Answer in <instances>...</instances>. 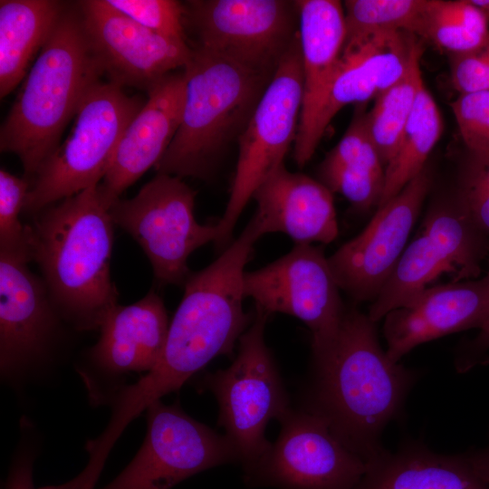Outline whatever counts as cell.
<instances>
[{
    "label": "cell",
    "instance_id": "1",
    "mask_svg": "<svg viewBox=\"0 0 489 489\" xmlns=\"http://www.w3.org/2000/svg\"><path fill=\"white\" fill-rule=\"evenodd\" d=\"M264 235L254 215L217 259L190 273L158 364L114 398L110 420L102 432L107 442L115 444L150 404L179 389L216 356L232 352L253 321L243 305L244 275L254 244Z\"/></svg>",
    "mask_w": 489,
    "mask_h": 489
},
{
    "label": "cell",
    "instance_id": "2",
    "mask_svg": "<svg viewBox=\"0 0 489 489\" xmlns=\"http://www.w3.org/2000/svg\"><path fill=\"white\" fill-rule=\"evenodd\" d=\"M314 363L307 410L367 464L384 450L383 430L400 412L417 374L388 357L376 322L355 308H346L333 346Z\"/></svg>",
    "mask_w": 489,
    "mask_h": 489
},
{
    "label": "cell",
    "instance_id": "3",
    "mask_svg": "<svg viewBox=\"0 0 489 489\" xmlns=\"http://www.w3.org/2000/svg\"><path fill=\"white\" fill-rule=\"evenodd\" d=\"M110 207L98 184L47 206L26 225L31 261L56 311L81 330L100 328L118 304Z\"/></svg>",
    "mask_w": 489,
    "mask_h": 489
},
{
    "label": "cell",
    "instance_id": "4",
    "mask_svg": "<svg viewBox=\"0 0 489 489\" xmlns=\"http://www.w3.org/2000/svg\"><path fill=\"white\" fill-rule=\"evenodd\" d=\"M102 75L79 9H65L1 126L0 150L16 155L34 179L60 145L82 97Z\"/></svg>",
    "mask_w": 489,
    "mask_h": 489
},
{
    "label": "cell",
    "instance_id": "5",
    "mask_svg": "<svg viewBox=\"0 0 489 489\" xmlns=\"http://www.w3.org/2000/svg\"><path fill=\"white\" fill-rule=\"evenodd\" d=\"M183 73L181 122L155 168L158 174L206 179L229 143L239 139L273 75L197 45Z\"/></svg>",
    "mask_w": 489,
    "mask_h": 489
},
{
    "label": "cell",
    "instance_id": "6",
    "mask_svg": "<svg viewBox=\"0 0 489 489\" xmlns=\"http://www.w3.org/2000/svg\"><path fill=\"white\" fill-rule=\"evenodd\" d=\"M146 101L101 80L82 97L71 131L43 163L27 193L24 211L47 206L100 184L120 139Z\"/></svg>",
    "mask_w": 489,
    "mask_h": 489
},
{
    "label": "cell",
    "instance_id": "7",
    "mask_svg": "<svg viewBox=\"0 0 489 489\" xmlns=\"http://www.w3.org/2000/svg\"><path fill=\"white\" fill-rule=\"evenodd\" d=\"M268 314L257 310L239 339L234 362L206 374L203 385L216 396L218 423L235 446L244 470L256 463L271 443L264 437L268 422L279 421L291 409L283 382L264 341Z\"/></svg>",
    "mask_w": 489,
    "mask_h": 489
},
{
    "label": "cell",
    "instance_id": "8",
    "mask_svg": "<svg viewBox=\"0 0 489 489\" xmlns=\"http://www.w3.org/2000/svg\"><path fill=\"white\" fill-rule=\"evenodd\" d=\"M303 101L299 31L238 139L229 199L217 223L216 244H231L235 225L257 187L282 164L295 141Z\"/></svg>",
    "mask_w": 489,
    "mask_h": 489
},
{
    "label": "cell",
    "instance_id": "9",
    "mask_svg": "<svg viewBox=\"0 0 489 489\" xmlns=\"http://www.w3.org/2000/svg\"><path fill=\"white\" fill-rule=\"evenodd\" d=\"M488 252L489 236L476 226L458 197L436 203L372 302L368 316L379 321L444 274H449L453 283L476 279Z\"/></svg>",
    "mask_w": 489,
    "mask_h": 489
},
{
    "label": "cell",
    "instance_id": "10",
    "mask_svg": "<svg viewBox=\"0 0 489 489\" xmlns=\"http://www.w3.org/2000/svg\"><path fill=\"white\" fill-rule=\"evenodd\" d=\"M195 197L180 177L158 173L134 197L118 198L110 207L113 223L140 245L161 283L184 285L189 255L217 238V224L197 221Z\"/></svg>",
    "mask_w": 489,
    "mask_h": 489
},
{
    "label": "cell",
    "instance_id": "11",
    "mask_svg": "<svg viewBox=\"0 0 489 489\" xmlns=\"http://www.w3.org/2000/svg\"><path fill=\"white\" fill-rule=\"evenodd\" d=\"M340 290L322 249L312 244H295L285 255L244 275V296L257 310L289 314L309 327L314 360L339 334L346 311Z\"/></svg>",
    "mask_w": 489,
    "mask_h": 489
},
{
    "label": "cell",
    "instance_id": "12",
    "mask_svg": "<svg viewBox=\"0 0 489 489\" xmlns=\"http://www.w3.org/2000/svg\"><path fill=\"white\" fill-rule=\"evenodd\" d=\"M186 6L197 46L255 72L273 75L298 34L296 1L194 0Z\"/></svg>",
    "mask_w": 489,
    "mask_h": 489
},
{
    "label": "cell",
    "instance_id": "13",
    "mask_svg": "<svg viewBox=\"0 0 489 489\" xmlns=\"http://www.w3.org/2000/svg\"><path fill=\"white\" fill-rule=\"evenodd\" d=\"M147 411V433L132 461L101 489H171L211 467L239 461L225 436L161 400Z\"/></svg>",
    "mask_w": 489,
    "mask_h": 489
},
{
    "label": "cell",
    "instance_id": "14",
    "mask_svg": "<svg viewBox=\"0 0 489 489\" xmlns=\"http://www.w3.org/2000/svg\"><path fill=\"white\" fill-rule=\"evenodd\" d=\"M278 438L245 469L254 486L280 489H356L366 464L346 448L327 423L309 411L290 409Z\"/></svg>",
    "mask_w": 489,
    "mask_h": 489
},
{
    "label": "cell",
    "instance_id": "15",
    "mask_svg": "<svg viewBox=\"0 0 489 489\" xmlns=\"http://www.w3.org/2000/svg\"><path fill=\"white\" fill-rule=\"evenodd\" d=\"M431 184L426 167L397 196L378 207L360 235L328 258L340 289L355 302H373L392 274Z\"/></svg>",
    "mask_w": 489,
    "mask_h": 489
},
{
    "label": "cell",
    "instance_id": "16",
    "mask_svg": "<svg viewBox=\"0 0 489 489\" xmlns=\"http://www.w3.org/2000/svg\"><path fill=\"white\" fill-rule=\"evenodd\" d=\"M92 53L109 82L147 90L177 68H184L192 48L167 37L109 7L103 0L78 2Z\"/></svg>",
    "mask_w": 489,
    "mask_h": 489
},
{
    "label": "cell",
    "instance_id": "17",
    "mask_svg": "<svg viewBox=\"0 0 489 489\" xmlns=\"http://www.w3.org/2000/svg\"><path fill=\"white\" fill-rule=\"evenodd\" d=\"M422 43L414 34L384 32L343 46L306 149L309 161L328 125L346 105L364 104L397 82Z\"/></svg>",
    "mask_w": 489,
    "mask_h": 489
},
{
    "label": "cell",
    "instance_id": "18",
    "mask_svg": "<svg viewBox=\"0 0 489 489\" xmlns=\"http://www.w3.org/2000/svg\"><path fill=\"white\" fill-rule=\"evenodd\" d=\"M489 314V276L430 286L384 318L386 353L394 362L417 346L480 329Z\"/></svg>",
    "mask_w": 489,
    "mask_h": 489
},
{
    "label": "cell",
    "instance_id": "19",
    "mask_svg": "<svg viewBox=\"0 0 489 489\" xmlns=\"http://www.w3.org/2000/svg\"><path fill=\"white\" fill-rule=\"evenodd\" d=\"M27 261L0 253V365L2 375L17 373L40 359L60 314L43 281Z\"/></svg>",
    "mask_w": 489,
    "mask_h": 489
},
{
    "label": "cell",
    "instance_id": "20",
    "mask_svg": "<svg viewBox=\"0 0 489 489\" xmlns=\"http://www.w3.org/2000/svg\"><path fill=\"white\" fill-rule=\"evenodd\" d=\"M146 91L148 99L124 130L100 183L110 206L127 187L158 163L181 122L185 101L183 71L161 77Z\"/></svg>",
    "mask_w": 489,
    "mask_h": 489
},
{
    "label": "cell",
    "instance_id": "21",
    "mask_svg": "<svg viewBox=\"0 0 489 489\" xmlns=\"http://www.w3.org/2000/svg\"><path fill=\"white\" fill-rule=\"evenodd\" d=\"M264 234L283 233L295 244H329L338 235L332 192L321 181L280 165L254 191Z\"/></svg>",
    "mask_w": 489,
    "mask_h": 489
},
{
    "label": "cell",
    "instance_id": "22",
    "mask_svg": "<svg viewBox=\"0 0 489 489\" xmlns=\"http://www.w3.org/2000/svg\"><path fill=\"white\" fill-rule=\"evenodd\" d=\"M299 37L303 71V101L293 158L302 168L317 116L327 96L344 42L343 5L336 0H298Z\"/></svg>",
    "mask_w": 489,
    "mask_h": 489
},
{
    "label": "cell",
    "instance_id": "23",
    "mask_svg": "<svg viewBox=\"0 0 489 489\" xmlns=\"http://www.w3.org/2000/svg\"><path fill=\"white\" fill-rule=\"evenodd\" d=\"M169 323L164 302L153 290L133 304H117L104 317L100 339L90 350L92 366L112 377L149 372L162 355Z\"/></svg>",
    "mask_w": 489,
    "mask_h": 489
},
{
    "label": "cell",
    "instance_id": "24",
    "mask_svg": "<svg viewBox=\"0 0 489 489\" xmlns=\"http://www.w3.org/2000/svg\"><path fill=\"white\" fill-rule=\"evenodd\" d=\"M356 489H489L466 455H447L419 443L384 449L366 464Z\"/></svg>",
    "mask_w": 489,
    "mask_h": 489
},
{
    "label": "cell",
    "instance_id": "25",
    "mask_svg": "<svg viewBox=\"0 0 489 489\" xmlns=\"http://www.w3.org/2000/svg\"><path fill=\"white\" fill-rule=\"evenodd\" d=\"M65 8L54 0L0 1V97L13 91L27 75Z\"/></svg>",
    "mask_w": 489,
    "mask_h": 489
},
{
    "label": "cell",
    "instance_id": "26",
    "mask_svg": "<svg viewBox=\"0 0 489 489\" xmlns=\"http://www.w3.org/2000/svg\"><path fill=\"white\" fill-rule=\"evenodd\" d=\"M442 130L443 120L437 104L423 85L398 148L385 167L384 187L378 207L397 196L427 167V159Z\"/></svg>",
    "mask_w": 489,
    "mask_h": 489
},
{
    "label": "cell",
    "instance_id": "27",
    "mask_svg": "<svg viewBox=\"0 0 489 489\" xmlns=\"http://www.w3.org/2000/svg\"><path fill=\"white\" fill-rule=\"evenodd\" d=\"M423 46L415 52L406 73L381 92L367 111V126L386 167L394 157L424 82L420 70Z\"/></svg>",
    "mask_w": 489,
    "mask_h": 489
},
{
    "label": "cell",
    "instance_id": "28",
    "mask_svg": "<svg viewBox=\"0 0 489 489\" xmlns=\"http://www.w3.org/2000/svg\"><path fill=\"white\" fill-rule=\"evenodd\" d=\"M431 4L432 0H347L342 4L343 46L384 32L405 31L418 37Z\"/></svg>",
    "mask_w": 489,
    "mask_h": 489
},
{
    "label": "cell",
    "instance_id": "29",
    "mask_svg": "<svg viewBox=\"0 0 489 489\" xmlns=\"http://www.w3.org/2000/svg\"><path fill=\"white\" fill-rule=\"evenodd\" d=\"M29 183L7 172L0 170V253L31 261L26 225L19 220L24 210Z\"/></svg>",
    "mask_w": 489,
    "mask_h": 489
},
{
    "label": "cell",
    "instance_id": "30",
    "mask_svg": "<svg viewBox=\"0 0 489 489\" xmlns=\"http://www.w3.org/2000/svg\"><path fill=\"white\" fill-rule=\"evenodd\" d=\"M319 176L321 182L332 193L341 194L358 210L365 211L379 204L384 187V173L359 165L322 161Z\"/></svg>",
    "mask_w": 489,
    "mask_h": 489
},
{
    "label": "cell",
    "instance_id": "31",
    "mask_svg": "<svg viewBox=\"0 0 489 489\" xmlns=\"http://www.w3.org/2000/svg\"><path fill=\"white\" fill-rule=\"evenodd\" d=\"M113 10L161 35L186 40L185 7L174 0H103Z\"/></svg>",
    "mask_w": 489,
    "mask_h": 489
},
{
    "label": "cell",
    "instance_id": "32",
    "mask_svg": "<svg viewBox=\"0 0 489 489\" xmlns=\"http://www.w3.org/2000/svg\"><path fill=\"white\" fill-rule=\"evenodd\" d=\"M364 104H357L351 121L338 144L328 153L326 163L359 165L385 174V167L367 126Z\"/></svg>",
    "mask_w": 489,
    "mask_h": 489
},
{
    "label": "cell",
    "instance_id": "33",
    "mask_svg": "<svg viewBox=\"0 0 489 489\" xmlns=\"http://www.w3.org/2000/svg\"><path fill=\"white\" fill-rule=\"evenodd\" d=\"M451 108L469 153L489 154V91L461 94Z\"/></svg>",
    "mask_w": 489,
    "mask_h": 489
},
{
    "label": "cell",
    "instance_id": "34",
    "mask_svg": "<svg viewBox=\"0 0 489 489\" xmlns=\"http://www.w3.org/2000/svg\"><path fill=\"white\" fill-rule=\"evenodd\" d=\"M457 197L476 226L489 236V154H471Z\"/></svg>",
    "mask_w": 489,
    "mask_h": 489
},
{
    "label": "cell",
    "instance_id": "35",
    "mask_svg": "<svg viewBox=\"0 0 489 489\" xmlns=\"http://www.w3.org/2000/svg\"><path fill=\"white\" fill-rule=\"evenodd\" d=\"M418 37L431 41L452 53L475 52L489 47V37L462 24L436 19L429 14V11Z\"/></svg>",
    "mask_w": 489,
    "mask_h": 489
},
{
    "label": "cell",
    "instance_id": "36",
    "mask_svg": "<svg viewBox=\"0 0 489 489\" xmlns=\"http://www.w3.org/2000/svg\"><path fill=\"white\" fill-rule=\"evenodd\" d=\"M450 69L452 84L460 95L489 91V57L486 48L452 53Z\"/></svg>",
    "mask_w": 489,
    "mask_h": 489
},
{
    "label": "cell",
    "instance_id": "37",
    "mask_svg": "<svg viewBox=\"0 0 489 489\" xmlns=\"http://www.w3.org/2000/svg\"><path fill=\"white\" fill-rule=\"evenodd\" d=\"M429 14L438 20L462 24L489 37L488 17L469 0H433Z\"/></svg>",
    "mask_w": 489,
    "mask_h": 489
},
{
    "label": "cell",
    "instance_id": "38",
    "mask_svg": "<svg viewBox=\"0 0 489 489\" xmlns=\"http://www.w3.org/2000/svg\"><path fill=\"white\" fill-rule=\"evenodd\" d=\"M489 276V271L488 274ZM489 350V314L479 329L475 338L469 341L461 350L456 359V369L466 372L474 367L484 364L487 361L486 356Z\"/></svg>",
    "mask_w": 489,
    "mask_h": 489
},
{
    "label": "cell",
    "instance_id": "39",
    "mask_svg": "<svg viewBox=\"0 0 489 489\" xmlns=\"http://www.w3.org/2000/svg\"><path fill=\"white\" fill-rule=\"evenodd\" d=\"M32 465L31 456L19 458L10 472L5 489H47L46 486L34 487Z\"/></svg>",
    "mask_w": 489,
    "mask_h": 489
},
{
    "label": "cell",
    "instance_id": "40",
    "mask_svg": "<svg viewBox=\"0 0 489 489\" xmlns=\"http://www.w3.org/2000/svg\"><path fill=\"white\" fill-rule=\"evenodd\" d=\"M465 455L475 473L489 484V444Z\"/></svg>",
    "mask_w": 489,
    "mask_h": 489
},
{
    "label": "cell",
    "instance_id": "41",
    "mask_svg": "<svg viewBox=\"0 0 489 489\" xmlns=\"http://www.w3.org/2000/svg\"><path fill=\"white\" fill-rule=\"evenodd\" d=\"M471 2L480 8L489 18V0H472Z\"/></svg>",
    "mask_w": 489,
    "mask_h": 489
},
{
    "label": "cell",
    "instance_id": "42",
    "mask_svg": "<svg viewBox=\"0 0 489 489\" xmlns=\"http://www.w3.org/2000/svg\"><path fill=\"white\" fill-rule=\"evenodd\" d=\"M486 52H487V54H488V57H489V47L486 48Z\"/></svg>",
    "mask_w": 489,
    "mask_h": 489
}]
</instances>
